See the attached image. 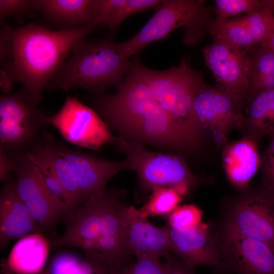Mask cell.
Listing matches in <instances>:
<instances>
[{
	"instance_id": "1",
	"label": "cell",
	"mask_w": 274,
	"mask_h": 274,
	"mask_svg": "<svg viewBox=\"0 0 274 274\" xmlns=\"http://www.w3.org/2000/svg\"><path fill=\"white\" fill-rule=\"evenodd\" d=\"M128 72L117 91L97 102L107 123L125 140L181 150L198 149L201 143L163 110L131 66Z\"/></svg>"
},
{
	"instance_id": "2",
	"label": "cell",
	"mask_w": 274,
	"mask_h": 274,
	"mask_svg": "<svg viewBox=\"0 0 274 274\" xmlns=\"http://www.w3.org/2000/svg\"><path fill=\"white\" fill-rule=\"evenodd\" d=\"M95 27L52 30L31 23L17 27L14 30L13 59L2 68L39 102L43 89L67 55Z\"/></svg>"
},
{
	"instance_id": "3",
	"label": "cell",
	"mask_w": 274,
	"mask_h": 274,
	"mask_svg": "<svg viewBox=\"0 0 274 274\" xmlns=\"http://www.w3.org/2000/svg\"><path fill=\"white\" fill-rule=\"evenodd\" d=\"M130 63L119 43L109 40L89 41L84 39L73 49L48 82L49 90L82 88L95 92L122 83Z\"/></svg>"
},
{
	"instance_id": "4",
	"label": "cell",
	"mask_w": 274,
	"mask_h": 274,
	"mask_svg": "<svg viewBox=\"0 0 274 274\" xmlns=\"http://www.w3.org/2000/svg\"><path fill=\"white\" fill-rule=\"evenodd\" d=\"M131 67L147 85L155 99L172 119L189 134L201 142L206 131L193 111V102L204 84L202 75L183 60L165 71L149 69L135 63Z\"/></svg>"
},
{
	"instance_id": "5",
	"label": "cell",
	"mask_w": 274,
	"mask_h": 274,
	"mask_svg": "<svg viewBox=\"0 0 274 274\" xmlns=\"http://www.w3.org/2000/svg\"><path fill=\"white\" fill-rule=\"evenodd\" d=\"M204 4L202 1H161L153 16L136 34L119 43L122 51L129 57L180 27L185 29L183 41L186 44L192 46L197 44L213 19Z\"/></svg>"
},
{
	"instance_id": "6",
	"label": "cell",
	"mask_w": 274,
	"mask_h": 274,
	"mask_svg": "<svg viewBox=\"0 0 274 274\" xmlns=\"http://www.w3.org/2000/svg\"><path fill=\"white\" fill-rule=\"evenodd\" d=\"M116 143L127 156L131 169L136 173L140 185L145 189L172 188L184 196L199 181L178 156L151 152L140 142L120 137Z\"/></svg>"
},
{
	"instance_id": "7",
	"label": "cell",
	"mask_w": 274,
	"mask_h": 274,
	"mask_svg": "<svg viewBox=\"0 0 274 274\" xmlns=\"http://www.w3.org/2000/svg\"><path fill=\"white\" fill-rule=\"evenodd\" d=\"M222 231L263 242L274 249V192L246 190L226 206Z\"/></svg>"
},
{
	"instance_id": "8",
	"label": "cell",
	"mask_w": 274,
	"mask_h": 274,
	"mask_svg": "<svg viewBox=\"0 0 274 274\" xmlns=\"http://www.w3.org/2000/svg\"><path fill=\"white\" fill-rule=\"evenodd\" d=\"M46 122L56 128L66 141L88 149L96 150L119 140L95 111L69 95L59 111L47 117Z\"/></svg>"
},
{
	"instance_id": "9",
	"label": "cell",
	"mask_w": 274,
	"mask_h": 274,
	"mask_svg": "<svg viewBox=\"0 0 274 274\" xmlns=\"http://www.w3.org/2000/svg\"><path fill=\"white\" fill-rule=\"evenodd\" d=\"M24 88L0 97L1 149H14L29 143L47 117Z\"/></svg>"
},
{
	"instance_id": "10",
	"label": "cell",
	"mask_w": 274,
	"mask_h": 274,
	"mask_svg": "<svg viewBox=\"0 0 274 274\" xmlns=\"http://www.w3.org/2000/svg\"><path fill=\"white\" fill-rule=\"evenodd\" d=\"M16 191L41 227L50 229L69 213L66 205L47 188L38 168L26 155L15 161Z\"/></svg>"
},
{
	"instance_id": "11",
	"label": "cell",
	"mask_w": 274,
	"mask_h": 274,
	"mask_svg": "<svg viewBox=\"0 0 274 274\" xmlns=\"http://www.w3.org/2000/svg\"><path fill=\"white\" fill-rule=\"evenodd\" d=\"M218 86L205 84L193 102L194 114L202 127L209 129L218 146L227 144L229 133L241 128L244 120V102Z\"/></svg>"
},
{
	"instance_id": "12",
	"label": "cell",
	"mask_w": 274,
	"mask_h": 274,
	"mask_svg": "<svg viewBox=\"0 0 274 274\" xmlns=\"http://www.w3.org/2000/svg\"><path fill=\"white\" fill-rule=\"evenodd\" d=\"M205 62L219 83L218 87L242 100L250 84V58L247 50L214 39L202 50Z\"/></svg>"
},
{
	"instance_id": "13",
	"label": "cell",
	"mask_w": 274,
	"mask_h": 274,
	"mask_svg": "<svg viewBox=\"0 0 274 274\" xmlns=\"http://www.w3.org/2000/svg\"><path fill=\"white\" fill-rule=\"evenodd\" d=\"M167 227L171 251L185 263L194 268L208 265L216 274H233L221 257L218 235L212 232L209 225L203 223L183 230Z\"/></svg>"
},
{
	"instance_id": "14",
	"label": "cell",
	"mask_w": 274,
	"mask_h": 274,
	"mask_svg": "<svg viewBox=\"0 0 274 274\" xmlns=\"http://www.w3.org/2000/svg\"><path fill=\"white\" fill-rule=\"evenodd\" d=\"M218 238L222 260L233 274H274V249L270 245L223 231Z\"/></svg>"
},
{
	"instance_id": "15",
	"label": "cell",
	"mask_w": 274,
	"mask_h": 274,
	"mask_svg": "<svg viewBox=\"0 0 274 274\" xmlns=\"http://www.w3.org/2000/svg\"><path fill=\"white\" fill-rule=\"evenodd\" d=\"M46 141L56 154L69 163L81 190L83 203L91 195L105 193L107 183L119 172L131 169L127 159L121 161L105 160L71 150L50 139Z\"/></svg>"
},
{
	"instance_id": "16",
	"label": "cell",
	"mask_w": 274,
	"mask_h": 274,
	"mask_svg": "<svg viewBox=\"0 0 274 274\" xmlns=\"http://www.w3.org/2000/svg\"><path fill=\"white\" fill-rule=\"evenodd\" d=\"M136 209L123 204L120 217L127 245L131 255L163 256L171 251L167 226L158 227L138 217Z\"/></svg>"
},
{
	"instance_id": "17",
	"label": "cell",
	"mask_w": 274,
	"mask_h": 274,
	"mask_svg": "<svg viewBox=\"0 0 274 274\" xmlns=\"http://www.w3.org/2000/svg\"><path fill=\"white\" fill-rule=\"evenodd\" d=\"M40 226L18 195L14 183L7 184L0 196V245L38 233Z\"/></svg>"
},
{
	"instance_id": "18",
	"label": "cell",
	"mask_w": 274,
	"mask_h": 274,
	"mask_svg": "<svg viewBox=\"0 0 274 274\" xmlns=\"http://www.w3.org/2000/svg\"><path fill=\"white\" fill-rule=\"evenodd\" d=\"M257 143L252 138L243 136L224 146L223 167L228 180L238 190H246L260 168V156Z\"/></svg>"
},
{
	"instance_id": "19",
	"label": "cell",
	"mask_w": 274,
	"mask_h": 274,
	"mask_svg": "<svg viewBox=\"0 0 274 274\" xmlns=\"http://www.w3.org/2000/svg\"><path fill=\"white\" fill-rule=\"evenodd\" d=\"M49 244L39 233L24 236L11 250L3 268L14 274H39L45 265Z\"/></svg>"
},
{
	"instance_id": "20",
	"label": "cell",
	"mask_w": 274,
	"mask_h": 274,
	"mask_svg": "<svg viewBox=\"0 0 274 274\" xmlns=\"http://www.w3.org/2000/svg\"><path fill=\"white\" fill-rule=\"evenodd\" d=\"M98 3V0H41L39 10L50 20L75 29L95 25Z\"/></svg>"
},
{
	"instance_id": "21",
	"label": "cell",
	"mask_w": 274,
	"mask_h": 274,
	"mask_svg": "<svg viewBox=\"0 0 274 274\" xmlns=\"http://www.w3.org/2000/svg\"><path fill=\"white\" fill-rule=\"evenodd\" d=\"M241 129L244 136L257 142L274 133V89L264 90L250 100Z\"/></svg>"
},
{
	"instance_id": "22",
	"label": "cell",
	"mask_w": 274,
	"mask_h": 274,
	"mask_svg": "<svg viewBox=\"0 0 274 274\" xmlns=\"http://www.w3.org/2000/svg\"><path fill=\"white\" fill-rule=\"evenodd\" d=\"M159 0H98L94 24L114 29L134 13L154 8Z\"/></svg>"
},
{
	"instance_id": "23",
	"label": "cell",
	"mask_w": 274,
	"mask_h": 274,
	"mask_svg": "<svg viewBox=\"0 0 274 274\" xmlns=\"http://www.w3.org/2000/svg\"><path fill=\"white\" fill-rule=\"evenodd\" d=\"M28 151L39 157L49 166L71 197L77 209L83 203V198L79 185L67 161L56 154L46 141L45 145L36 146Z\"/></svg>"
},
{
	"instance_id": "24",
	"label": "cell",
	"mask_w": 274,
	"mask_h": 274,
	"mask_svg": "<svg viewBox=\"0 0 274 274\" xmlns=\"http://www.w3.org/2000/svg\"><path fill=\"white\" fill-rule=\"evenodd\" d=\"M207 31L210 32L214 39L243 49L248 50L256 45L247 27L240 18L213 19L207 26Z\"/></svg>"
},
{
	"instance_id": "25",
	"label": "cell",
	"mask_w": 274,
	"mask_h": 274,
	"mask_svg": "<svg viewBox=\"0 0 274 274\" xmlns=\"http://www.w3.org/2000/svg\"><path fill=\"white\" fill-rule=\"evenodd\" d=\"M182 199V196L173 188H157L153 190L148 201L135 212L141 218L151 215L167 216L179 206Z\"/></svg>"
},
{
	"instance_id": "26",
	"label": "cell",
	"mask_w": 274,
	"mask_h": 274,
	"mask_svg": "<svg viewBox=\"0 0 274 274\" xmlns=\"http://www.w3.org/2000/svg\"><path fill=\"white\" fill-rule=\"evenodd\" d=\"M257 11L240 18L247 27L255 44H261L266 38L273 15V0L260 1Z\"/></svg>"
},
{
	"instance_id": "27",
	"label": "cell",
	"mask_w": 274,
	"mask_h": 274,
	"mask_svg": "<svg viewBox=\"0 0 274 274\" xmlns=\"http://www.w3.org/2000/svg\"><path fill=\"white\" fill-rule=\"evenodd\" d=\"M169 265L162 263L159 257L144 256L136 257L135 261L113 266L110 274H168Z\"/></svg>"
},
{
	"instance_id": "28",
	"label": "cell",
	"mask_w": 274,
	"mask_h": 274,
	"mask_svg": "<svg viewBox=\"0 0 274 274\" xmlns=\"http://www.w3.org/2000/svg\"><path fill=\"white\" fill-rule=\"evenodd\" d=\"M108 267L86 257L81 261L65 256L58 260L53 268L52 274H99ZM5 274H14L10 272Z\"/></svg>"
},
{
	"instance_id": "29",
	"label": "cell",
	"mask_w": 274,
	"mask_h": 274,
	"mask_svg": "<svg viewBox=\"0 0 274 274\" xmlns=\"http://www.w3.org/2000/svg\"><path fill=\"white\" fill-rule=\"evenodd\" d=\"M202 214L193 204L178 206L167 216L168 226L178 230L199 226L203 223Z\"/></svg>"
},
{
	"instance_id": "30",
	"label": "cell",
	"mask_w": 274,
	"mask_h": 274,
	"mask_svg": "<svg viewBox=\"0 0 274 274\" xmlns=\"http://www.w3.org/2000/svg\"><path fill=\"white\" fill-rule=\"evenodd\" d=\"M215 3L216 18L225 19L242 13L254 12L259 9L261 2L258 0H217Z\"/></svg>"
},
{
	"instance_id": "31",
	"label": "cell",
	"mask_w": 274,
	"mask_h": 274,
	"mask_svg": "<svg viewBox=\"0 0 274 274\" xmlns=\"http://www.w3.org/2000/svg\"><path fill=\"white\" fill-rule=\"evenodd\" d=\"M261 45V44H260ZM250 77L258 75L274 76V51L261 45L250 57Z\"/></svg>"
},
{
	"instance_id": "32",
	"label": "cell",
	"mask_w": 274,
	"mask_h": 274,
	"mask_svg": "<svg viewBox=\"0 0 274 274\" xmlns=\"http://www.w3.org/2000/svg\"><path fill=\"white\" fill-rule=\"evenodd\" d=\"M267 147L260 156L261 186L274 192V133L269 135Z\"/></svg>"
},
{
	"instance_id": "33",
	"label": "cell",
	"mask_w": 274,
	"mask_h": 274,
	"mask_svg": "<svg viewBox=\"0 0 274 274\" xmlns=\"http://www.w3.org/2000/svg\"><path fill=\"white\" fill-rule=\"evenodd\" d=\"M41 0H0V16H17L40 9Z\"/></svg>"
},
{
	"instance_id": "34",
	"label": "cell",
	"mask_w": 274,
	"mask_h": 274,
	"mask_svg": "<svg viewBox=\"0 0 274 274\" xmlns=\"http://www.w3.org/2000/svg\"><path fill=\"white\" fill-rule=\"evenodd\" d=\"M14 30L10 26L1 21L0 59L2 65L10 62L13 59Z\"/></svg>"
},
{
	"instance_id": "35",
	"label": "cell",
	"mask_w": 274,
	"mask_h": 274,
	"mask_svg": "<svg viewBox=\"0 0 274 274\" xmlns=\"http://www.w3.org/2000/svg\"><path fill=\"white\" fill-rule=\"evenodd\" d=\"M163 257L169 265L168 274H195L194 267L191 266L169 253Z\"/></svg>"
},
{
	"instance_id": "36",
	"label": "cell",
	"mask_w": 274,
	"mask_h": 274,
	"mask_svg": "<svg viewBox=\"0 0 274 274\" xmlns=\"http://www.w3.org/2000/svg\"><path fill=\"white\" fill-rule=\"evenodd\" d=\"M15 165V161L12 159L7 153L0 150V179L3 181L6 180L12 172L14 171Z\"/></svg>"
},
{
	"instance_id": "37",
	"label": "cell",
	"mask_w": 274,
	"mask_h": 274,
	"mask_svg": "<svg viewBox=\"0 0 274 274\" xmlns=\"http://www.w3.org/2000/svg\"><path fill=\"white\" fill-rule=\"evenodd\" d=\"M13 79L9 73L1 68L0 71V88L5 94H9L12 88Z\"/></svg>"
},
{
	"instance_id": "38",
	"label": "cell",
	"mask_w": 274,
	"mask_h": 274,
	"mask_svg": "<svg viewBox=\"0 0 274 274\" xmlns=\"http://www.w3.org/2000/svg\"><path fill=\"white\" fill-rule=\"evenodd\" d=\"M274 7V0H273ZM262 46H265L274 51V12L269 32L262 43Z\"/></svg>"
}]
</instances>
